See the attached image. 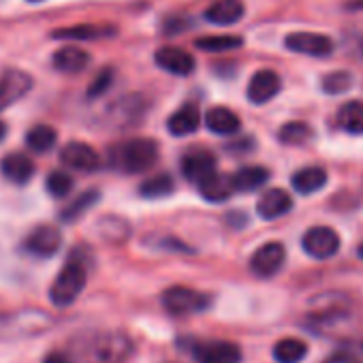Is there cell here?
Returning <instances> with one entry per match:
<instances>
[{"mask_svg":"<svg viewBox=\"0 0 363 363\" xmlns=\"http://www.w3.org/2000/svg\"><path fill=\"white\" fill-rule=\"evenodd\" d=\"M175 191V182L171 175L167 173H158V175H152L147 179L141 182L139 186V195L143 199H164L169 197L171 193Z\"/></svg>","mask_w":363,"mask_h":363,"instance_id":"d4e9b609","label":"cell"},{"mask_svg":"<svg viewBox=\"0 0 363 363\" xmlns=\"http://www.w3.org/2000/svg\"><path fill=\"white\" fill-rule=\"evenodd\" d=\"M301 248L308 257L325 261L340 250V238L329 227H312L306 231V235L301 240Z\"/></svg>","mask_w":363,"mask_h":363,"instance_id":"5b68a950","label":"cell"},{"mask_svg":"<svg viewBox=\"0 0 363 363\" xmlns=\"http://www.w3.org/2000/svg\"><path fill=\"white\" fill-rule=\"evenodd\" d=\"M337 124L350 135H363V101H350L337 111Z\"/></svg>","mask_w":363,"mask_h":363,"instance_id":"484cf974","label":"cell"},{"mask_svg":"<svg viewBox=\"0 0 363 363\" xmlns=\"http://www.w3.org/2000/svg\"><path fill=\"white\" fill-rule=\"evenodd\" d=\"M7 137V124L5 122H0V141H3Z\"/></svg>","mask_w":363,"mask_h":363,"instance_id":"74e56055","label":"cell"},{"mask_svg":"<svg viewBox=\"0 0 363 363\" xmlns=\"http://www.w3.org/2000/svg\"><path fill=\"white\" fill-rule=\"evenodd\" d=\"M56 141H58V133H56V128H52L48 124H37L26 135V145L37 154L50 152L56 145Z\"/></svg>","mask_w":363,"mask_h":363,"instance_id":"83f0119b","label":"cell"},{"mask_svg":"<svg viewBox=\"0 0 363 363\" xmlns=\"http://www.w3.org/2000/svg\"><path fill=\"white\" fill-rule=\"evenodd\" d=\"M116 35L113 26H101V24H79V26H67L56 33H52L54 39H65V41H92V39H103Z\"/></svg>","mask_w":363,"mask_h":363,"instance_id":"7402d4cb","label":"cell"},{"mask_svg":"<svg viewBox=\"0 0 363 363\" xmlns=\"http://www.w3.org/2000/svg\"><path fill=\"white\" fill-rule=\"evenodd\" d=\"M111 77H113V71H111V69L103 71V73L94 79V84L90 86L88 94H90L92 99H94V96H99V94H103V92L111 86Z\"/></svg>","mask_w":363,"mask_h":363,"instance_id":"e575fe53","label":"cell"},{"mask_svg":"<svg viewBox=\"0 0 363 363\" xmlns=\"http://www.w3.org/2000/svg\"><path fill=\"white\" fill-rule=\"evenodd\" d=\"M308 354V344L297 337H284L274 346V359L278 363H299Z\"/></svg>","mask_w":363,"mask_h":363,"instance_id":"4316f807","label":"cell"},{"mask_svg":"<svg viewBox=\"0 0 363 363\" xmlns=\"http://www.w3.org/2000/svg\"><path fill=\"white\" fill-rule=\"evenodd\" d=\"M201 124V113L195 105H184L179 107L169 120H167V130L175 137H186L195 133Z\"/></svg>","mask_w":363,"mask_h":363,"instance_id":"d6986e66","label":"cell"},{"mask_svg":"<svg viewBox=\"0 0 363 363\" xmlns=\"http://www.w3.org/2000/svg\"><path fill=\"white\" fill-rule=\"evenodd\" d=\"M73 186H75V179H73V175L67 173V171H52V173L48 175V179H45V189H48V193H50L54 199H65V197H69L71 191H73Z\"/></svg>","mask_w":363,"mask_h":363,"instance_id":"1f68e13d","label":"cell"},{"mask_svg":"<svg viewBox=\"0 0 363 363\" xmlns=\"http://www.w3.org/2000/svg\"><path fill=\"white\" fill-rule=\"evenodd\" d=\"M60 160H62V164H67V167H71L75 171H86V173L101 167L99 152L92 145L84 143V141H71V143H67L60 150Z\"/></svg>","mask_w":363,"mask_h":363,"instance_id":"9c48e42d","label":"cell"},{"mask_svg":"<svg viewBox=\"0 0 363 363\" xmlns=\"http://www.w3.org/2000/svg\"><path fill=\"white\" fill-rule=\"evenodd\" d=\"M216 156L208 150H193L182 156L179 169L184 173V177L189 182H195V184H201L206 177H210L212 173H216Z\"/></svg>","mask_w":363,"mask_h":363,"instance_id":"ba28073f","label":"cell"},{"mask_svg":"<svg viewBox=\"0 0 363 363\" xmlns=\"http://www.w3.org/2000/svg\"><path fill=\"white\" fill-rule=\"evenodd\" d=\"M291 184L299 195H312L327 184V171L323 167H303L291 177Z\"/></svg>","mask_w":363,"mask_h":363,"instance_id":"603a6c76","label":"cell"},{"mask_svg":"<svg viewBox=\"0 0 363 363\" xmlns=\"http://www.w3.org/2000/svg\"><path fill=\"white\" fill-rule=\"evenodd\" d=\"M282 88V82L278 77V73L269 71V69H263L259 73L252 75L250 84H248V101L255 103V105H263V103H269Z\"/></svg>","mask_w":363,"mask_h":363,"instance_id":"5bb4252c","label":"cell"},{"mask_svg":"<svg viewBox=\"0 0 363 363\" xmlns=\"http://www.w3.org/2000/svg\"><path fill=\"white\" fill-rule=\"evenodd\" d=\"M158 160V143L147 137L128 139L111 150V164L124 173H143Z\"/></svg>","mask_w":363,"mask_h":363,"instance_id":"6da1fadb","label":"cell"},{"mask_svg":"<svg viewBox=\"0 0 363 363\" xmlns=\"http://www.w3.org/2000/svg\"><path fill=\"white\" fill-rule=\"evenodd\" d=\"M30 88H33V79L28 73L16 71V69L7 71L0 77V111L13 105L16 101H20Z\"/></svg>","mask_w":363,"mask_h":363,"instance_id":"7c38bea8","label":"cell"},{"mask_svg":"<svg viewBox=\"0 0 363 363\" xmlns=\"http://www.w3.org/2000/svg\"><path fill=\"white\" fill-rule=\"evenodd\" d=\"M99 193L96 191H88V193H84V195H79L65 212H62V220H67V223H71V220H77L79 216H84L96 201H99Z\"/></svg>","mask_w":363,"mask_h":363,"instance_id":"d6a6232c","label":"cell"},{"mask_svg":"<svg viewBox=\"0 0 363 363\" xmlns=\"http://www.w3.org/2000/svg\"><path fill=\"white\" fill-rule=\"evenodd\" d=\"M0 173L5 179L13 182V184H26L35 175V162L30 156L22 152H11L0 162Z\"/></svg>","mask_w":363,"mask_h":363,"instance_id":"2e32d148","label":"cell"},{"mask_svg":"<svg viewBox=\"0 0 363 363\" xmlns=\"http://www.w3.org/2000/svg\"><path fill=\"white\" fill-rule=\"evenodd\" d=\"M30 3H41V0H30Z\"/></svg>","mask_w":363,"mask_h":363,"instance_id":"ab89813d","label":"cell"},{"mask_svg":"<svg viewBox=\"0 0 363 363\" xmlns=\"http://www.w3.org/2000/svg\"><path fill=\"white\" fill-rule=\"evenodd\" d=\"M350 86H352V77H350V73H346V71L329 73V75L323 79V90H325L327 94H342V92H346Z\"/></svg>","mask_w":363,"mask_h":363,"instance_id":"836d02e7","label":"cell"},{"mask_svg":"<svg viewBox=\"0 0 363 363\" xmlns=\"http://www.w3.org/2000/svg\"><path fill=\"white\" fill-rule=\"evenodd\" d=\"M206 126L216 133V135H235L242 126L240 118L235 111H231L229 107H212L206 113Z\"/></svg>","mask_w":363,"mask_h":363,"instance_id":"cb8c5ba5","label":"cell"},{"mask_svg":"<svg viewBox=\"0 0 363 363\" xmlns=\"http://www.w3.org/2000/svg\"><path fill=\"white\" fill-rule=\"evenodd\" d=\"M164 310L175 316H184V314H195L203 312L210 306V297L201 291L189 289V286H171L162 293L160 297Z\"/></svg>","mask_w":363,"mask_h":363,"instance_id":"277c9868","label":"cell"},{"mask_svg":"<svg viewBox=\"0 0 363 363\" xmlns=\"http://www.w3.org/2000/svg\"><path fill=\"white\" fill-rule=\"evenodd\" d=\"M327 363H350V359L346 354H337V357H331Z\"/></svg>","mask_w":363,"mask_h":363,"instance_id":"8d00e7d4","label":"cell"},{"mask_svg":"<svg viewBox=\"0 0 363 363\" xmlns=\"http://www.w3.org/2000/svg\"><path fill=\"white\" fill-rule=\"evenodd\" d=\"M193 354L199 363H240L242 350L233 342H201L193 346Z\"/></svg>","mask_w":363,"mask_h":363,"instance_id":"8fae6325","label":"cell"},{"mask_svg":"<svg viewBox=\"0 0 363 363\" xmlns=\"http://www.w3.org/2000/svg\"><path fill=\"white\" fill-rule=\"evenodd\" d=\"M314 137V130L306 122H289L280 128L278 139L284 145H306Z\"/></svg>","mask_w":363,"mask_h":363,"instance_id":"f546056e","label":"cell"},{"mask_svg":"<svg viewBox=\"0 0 363 363\" xmlns=\"http://www.w3.org/2000/svg\"><path fill=\"white\" fill-rule=\"evenodd\" d=\"M154 62L162 71L173 73V75H191L195 71V58L186 50H179V48H173V45L160 48L154 54Z\"/></svg>","mask_w":363,"mask_h":363,"instance_id":"4fadbf2b","label":"cell"},{"mask_svg":"<svg viewBox=\"0 0 363 363\" xmlns=\"http://www.w3.org/2000/svg\"><path fill=\"white\" fill-rule=\"evenodd\" d=\"M206 18L216 26H231L244 18V5L242 0H216L208 7Z\"/></svg>","mask_w":363,"mask_h":363,"instance_id":"ac0fdd59","label":"cell"},{"mask_svg":"<svg viewBox=\"0 0 363 363\" xmlns=\"http://www.w3.org/2000/svg\"><path fill=\"white\" fill-rule=\"evenodd\" d=\"M195 45L203 52H229V50H238L244 45L242 37L235 35H214V37H201L195 41Z\"/></svg>","mask_w":363,"mask_h":363,"instance_id":"4dcf8cb0","label":"cell"},{"mask_svg":"<svg viewBox=\"0 0 363 363\" xmlns=\"http://www.w3.org/2000/svg\"><path fill=\"white\" fill-rule=\"evenodd\" d=\"M135 352L133 340L124 331L96 333L86 348L88 363H126Z\"/></svg>","mask_w":363,"mask_h":363,"instance_id":"7a4b0ae2","label":"cell"},{"mask_svg":"<svg viewBox=\"0 0 363 363\" xmlns=\"http://www.w3.org/2000/svg\"><path fill=\"white\" fill-rule=\"evenodd\" d=\"M284 45L291 52L306 54V56H329L333 52V41L318 33H291L284 39Z\"/></svg>","mask_w":363,"mask_h":363,"instance_id":"30bf717a","label":"cell"},{"mask_svg":"<svg viewBox=\"0 0 363 363\" xmlns=\"http://www.w3.org/2000/svg\"><path fill=\"white\" fill-rule=\"evenodd\" d=\"M197 186H199L201 197L212 201V203H223V201H227L235 193L231 175H223L218 171L212 173L210 177H206L201 184H197Z\"/></svg>","mask_w":363,"mask_h":363,"instance_id":"e0dca14e","label":"cell"},{"mask_svg":"<svg viewBox=\"0 0 363 363\" xmlns=\"http://www.w3.org/2000/svg\"><path fill=\"white\" fill-rule=\"evenodd\" d=\"M284 259H286L284 246L280 242H269V244L261 246L252 255V259H250V272L257 278H272V276H276L282 269Z\"/></svg>","mask_w":363,"mask_h":363,"instance_id":"52a82bcc","label":"cell"},{"mask_svg":"<svg viewBox=\"0 0 363 363\" xmlns=\"http://www.w3.org/2000/svg\"><path fill=\"white\" fill-rule=\"evenodd\" d=\"M88 282V272L84 263L79 261H69L56 276V280L50 286V301L56 308H67L71 306L84 291Z\"/></svg>","mask_w":363,"mask_h":363,"instance_id":"3957f363","label":"cell"},{"mask_svg":"<svg viewBox=\"0 0 363 363\" xmlns=\"http://www.w3.org/2000/svg\"><path fill=\"white\" fill-rule=\"evenodd\" d=\"M359 257H361V259H363V244H361V246H359Z\"/></svg>","mask_w":363,"mask_h":363,"instance_id":"f35d334b","label":"cell"},{"mask_svg":"<svg viewBox=\"0 0 363 363\" xmlns=\"http://www.w3.org/2000/svg\"><path fill=\"white\" fill-rule=\"evenodd\" d=\"M88 62H90V54L77 45H65L52 58V65L62 73H79L88 67Z\"/></svg>","mask_w":363,"mask_h":363,"instance_id":"44dd1931","label":"cell"},{"mask_svg":"<svg viewBox=\"0 0 363 363\" xmlns=\"http://www.w3.org/2000/svg\"><path fill=\"white\" fill-rule=\"evenodd\" d=\"M293 208V197L282 189H269L257 201V212L263 220H276L289 214Z\"/></svg>","mask_w":363,"mask_h":363,"instance_id":"9a60e30c","label":"cell"},{"mask_svg":"<svg viewBox=\"0 0 363 363\" xmlns=\"http://www.w3.org/2000/svg\"><path fill=\"white\" fill-rule=\"evenodd\" d=\"M43 363H75V361L71 359V354H67L62 350H52L50 354H45Z\"/></svg>","mask_w":363,"mask_h":363,"instance_id":"d590c367","label":"cell"},{"mask_svg":"<svg viewBox=\"0 0 363 363\" xmlns=\"http://www.w3.org/2000/svg\"><path fill=\"white\" fill-rule=\"evenodd\" d=\"M60 246H62V233L54 225H41L33 229L24 240V250L39 259L54 257L60 250Z\"/></svg>","mask_w":363,"mask_h":363,"instance_id":"8992f818","label":"cell"},{"mask_svg":"<svg viewBox=\"0 0 363 363\" xmlns=\"http://www.w3.org/2000/svg\"><path fill=\"white\" fill-rule=\"evenodd\" d=\"M99 233L111 244H122L130 235V225L124 218L107 216V218L99 220Z\"/></svg>","mask_w":363,"mask_h":363,"instance_id":"f1b7e54d","label":"cell"},{"mask_svg":"<svg viewBox=\"0 0 363 363\" xmlns=\"http://www.w3.org/2000/svg\"><path fill=\"white\" fill-rule=\"evenodd\" d=\"M267 179H269V171L265 167H259V164L242 167V169H238L231 175L235 193H252V191H259Z\"/></svg>","mask_w":363,"mask_h":363,"instance_id":"ffe728a7","label":"cell"}]
</instances>
